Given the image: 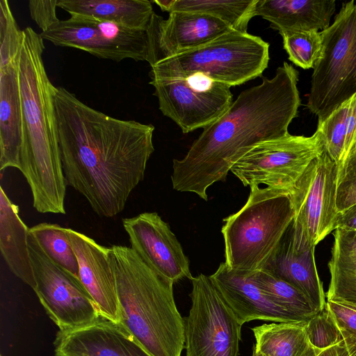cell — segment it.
Segmentation results:
<instances>
[{"mask_svg":"<svg viewBox=\"0 0 356 356\" xmlns=\"http://www.w3.org/2000/svg\"><path fill=\"white\" fill-rule=\"evenodd\" d=\"M61 163L67 185L99 216L120 213L143 180L154 151V127L97 111L60 86L54 92Z\"/></svg>","mask_w":356,"mask_h":356,"instance_id":"obj_1","label":"cell"},{"mask_svg":"<svg viewBox=\"0 0 356 356\" xmlns=\"http://www.w3.org/2000/svg\"><path fill=\"white\" fill-rule=\"evenodd\" d=\"M299 73L284 62L271 79L241 92L227 111L204 128L185 156L174 159V190L207 201V189L224 181L234 163L257 143L284 136L301 104Z\"/></svg>","mask_w":356,"mask_h":356,"instance_id":"obj_2","label":"cell"},{"mask_svg":"<svg viewBox=\"0 0 356 356\" xmlns=\"http://www.w3.org/2000/svg\"><path fill=\"white\" fill-rule=\"evenodd\" d=\"M44 40L24 29L18 61L24 139L19 170L28 182L33 206L42 213H65L67 183L61 163L54 92L44 67Z\"/></svg>","mask_w":356,"mask_h":356,"instance_id":"obj_3","label":"cell"},{"mask_svg":"<svg viewBox=\"0 0 356 356\" xmlns=\"http://www.w3.org/2000/svg\"><path fill=\"white\" fill-rule=\"evenodd\" d=\"M121 323L152 356H181L184 319L174 298L173 284L153 270L130 247H110Z\"/></svg>","mask_w":356,"mask_h":356,"instance_id":"obj_4","label":"cell"},{"mask_svg":"<svg viewBox=\"0 0 356 356\" xmlns=\"http://www.w3.org/2000/svg\"><path fill=\"white\" fill-rule=\"evenodd\" d=\"M245 204L223 219L225 264L231 270L254 273L264 269L294 213L289 193L257 185L250 187Z\"/></svg>","mask_w":356,"mask_h":356,"instance_id":"obj_5","label":"cell"},{"mask_svg":"<svg viewBox=\"0 0 356 356\" xmlns=\"http://www.w3.org/2000/svg\"><path fill=\"white\" fill-rule=\"evenodd\" d=\"M269 44L259 36L233 30L191 51L151 67L154 79H182L200 74L229 87L254 79L269 61Z\"/></svg>","mask_w":356,"mask_h":356,"instance_id":"obj_6","label":"cell"},{"mask_svg":"<svg viewBox=\"0 0 356 356\" xmlns=\"http://www.w3.org/2000/svg\"><path fill=\"white\" fill-rule=\"evenodd\" d=\"M323 48L314 64L308 109L318 123L356 93V4L342 3L333 23L321 31Z\"/></svg>","mask_w":356,"mask_h":356,"instance_id":"obj_7","label":"cell"},{"mask_svg":"<svg viewBox=\"0 0 356 356\" xmlns=\"http://www.w3.org/2000/svg\"><path fill=\"white\" fill-rule=\"evenodd\" d=\"M325 151L321 132L311 136H284L260 142L232 167L244 186L264 184L290 193L310 163Z\"/></svg>","mask_w":356,"mask_h":356,"instance_id":"obj_8","label":"cell"},{"mask_svg":"<svg viewBox=\"0 0 356 356\" xmlns=\"http://www.w3.org/2000/svg\"><path fill=\"white\" fill-rule=\"evenodd\" d=\"M338 165L325 151L308 165L289 193L294 218L293 240L298 249L307 250L337 227Z\"/></svg>","mask_w":356,"mask_h":356,"instance_id":"obj_9","label":"cell"},{"mask_svg":"<svg viewBox=\"0 0 356 356\" xmlns=\"http://www.w3.org/2000/svg\"><path fill=\"white\" fill-rule=\"evenodd\" d=\"M191 307L185 324V356H238L242 325L209 276L191 280Z\"/></svg>","mask_w":356,"mask_h":356,"instance_id":"obj_10","label":"cell"},{"mask_svg":"<svg viewBox=\"0 0 356 356\" xmlns=\"http://www.w3.org/2000/svg\"><path fill=\"white\" fill-rule=\"evenodd\" d=\"M28 242L36 282L33 291L59 330L80 327L100 316L96 303L80 279L52 261L29 230Z\"/></svg>","mask_w":356,"mask_h":356,"instance_id":"obj_11","label":"cell"},{"mask_svg":"<svg viewBox=\"0 0 356 356\" xmlns=\"http://www.w3.org/2000/svg\"><path fill=\"white\" fill-rule=\"evenodd\" d=\"M40 34L56 46L76 48L99 58L116 62L127 58L147 61L148 58L147 30L133 29L90 16L71 15Z\"/></svg>","mask_w":356,"mask_h":356,"instance_id":"obj_12","label":"cell"},{"mask_svg":"<svg viewBox=\"0 0 356 356\" xmlns=\"http://www.w3.org/2000/svg\"><path fill=\"white\" fill-rule=\"evenodd\" d=\"M154 95L163 115L187 134L219 119L232 104L230 87L200 74L182 79H154Z\"/></svg>","mask_w":356,"mask_h":356,"instance_id":"obj_13","label":"cell"},{"mask_svg":"<svg viewBox=\"0 0 356 356\" xmlns=\"http://www.w3.org/2000/svg\"><path fill=\"white\" fill-rule=\"evenodd\" d=\"M131 248L157 274L173 283L191 280L189 260L169 225L156 212L122 219Z\"/></svg>","mask_w":356,"mask_h":356,"instance_id":"obj_14","label":"cell"},{"mask_svg":"<svg viewBox=\"0 0 356 356\" xmlns=\"http://www.w3.org/2000/svg\"><path fill=\"white\" fill-rule=\"evenodd\" d=\"M225 22L209 15L173 11L168 19L154 13L147 29L150 66L202 47L233 31Z\"/></svg>","mask_w":356,"mask_h":356,"instance_id":"obj_15","label":"cell"},{"mask_svg":"<svg viewBox=\"0 0 356 356\" xmlns=\"http://www.w3.org/2000/svg\"><path fill=\"white\" fill-rule=\"evenodd\" d=\"M56 356H152L121 322L102 316L73 329L58 330Z\"/></svg>","mask_w":356,"mask_h":356,"instance_id":"obj_16","label":"cell"},{"mask_svg":"<svg viewBox=\"0 0 356 356\" xmlns=\"http://www.w3.org/2000/svg\"><path fill=\"white\" fill-rule=\"evenodd\" d=\"M76 256L79 279L96 303L100 316L121 322L115 275L110 261V247L98 244L89 236L66 228Z\"/></svg>","mask_w":356,"mask_h":356,"instance_id":"obj_17","label":"cell"},{"mask_svg":"<svg viewBox=\"0 0 356 356\" xmlns=\"http://www.w3.org/2000/svg\"><path fill=\"white\" fill-rule=\"evenodd\" d=\"M209 277L241 325L253 320L303 321L270 300L254 282L252 273L231 270L222 262Z\"/></svg>","mask_w":356,"mask_h":356,"instance_id":"obj_18","label":"cell"},{"mask_svg":"<svg viewBox=\"0 0 356 356\" xmlns=\"http://www.w3.org/2000/svg\"><path fill=\"white\" fill-rule=\"evenodd\" d=\"M264 269L301 291L317 313L325 307L326 296L316 266L314 248L295 247L291 224Z\"/></svg>","mask_w":356,"mask_h":356,"instance_id":"obj_19","label":"cell"},{"mask_svg":"<svg viewBox=\"0 0 356 356\" xmlns=\"http://www.w3.org/2000/svg\"><path fill=\"white\" fill-rule=\"evenodd\" d=\"M17 61L0 68V171L19 170L24 139Z\"/></svg>","mask_w":356,"mask_h":356,"instance_id":"obj_20","label":"cell"},{"mask_svg":"<svg viewBox=\"0 0 356 356\" xmlns=\"http://www.w3.org/2000/svg\"><path fill=\"white\" fill-rule=\"evenodd\" d=\"M335 10L334 0H257L254 13L281 33L323 31L330 26Z\"/></svg>","mask_w":356,"mask_h":356,"instance_id":"obj_21","label":"cell"},{"mask_svg":"<svg viewBox=\"0 0 356 356\" xmlns=\"http://www.w3.org/2000/svg\"><path fill=\"white\" fill-rule=\"evenodd\" d=\"M29 228L19 216V208L0 187V250L12 273L33 290L36 282L29 250Z\"/></svg>","mask_w":356,"mask_h":356,"instance_id":"obj_22","label":"cell"},{"mask_svg":"<svg viewBox=\"0 0 356 356\" xmlns=\"http://www.w3.org/2000/svg\"><path fill=\"white\" fill-rule=\"evenodd\" d=\"M147 0H58L70 15L90 16L127 28L147 30L154 13Z\"/></svg>","mask_w":356,"mask_h":356,"instance_id":"obj_23","label":"cell"},{"mask_svg":"<svg viewBox=\"0 0 356 356\" xmlns=\"http://www.w3.org/2000/svg\"><path fill=\"white\" fill-rule=\"evenodd\" d=\"M330 282L326 300L356 305V232L337 227L328 263Z\"/></svg>","mask_w":356,"mask_h":356,"instance_id":"obj_24","label":"cell"},{"mask_svg":"<svg viewBox=\"0 0 356 356\" xmlns=\"http://www.w3.org/2000/svg\"><path fill=\"white\" fill-rule=\"evenodd\" d=\"M306 321L273 322L251 328L254 349L262 356H310L317 348L309 341Z\"/></svg>","mask_w":356,"mask_h":356,"instance_id":"obj_25","label":"cell"},{"mask_svg":"<svg viewBox=\"0 0 356 356\" xmlns=\"http://www.w3.org/2000/svg\"><path fill=\"white\" fill-rule=\"evenodd\" d=\"M325 149L339 166L356 147V93L340 104L321 123Z\"/></svg>","mask_w":356,"mask_h":356,"instance_id":"obj_26","label":"cell"},{"mask_svg":"<svg viewBox=\"0 0 356 356\" xmlns=\"http://www.w3.org/2000/svg\"><path fill=\"white\" fill-rule=\"evenodd\" d=\"M257 0H173L170 12L186 11L211 15L227 23L232 29L247 33L255 17Z\"/></svg>","mask_w":356,"mask_h":356,"instance_id":"obj_27","label":"cell"},{"mask_svg":"<svg viewBox=\"0 0 356 356\" xmlns=\"http://www.w3.org/2000/svg\"><path fill=\"white\" fill-rule=\"evenodd\" d=\"M252 277L265 295L274 303L306 321L317 312L308 298L298 289L266 269L252 273Z\"/></svg>","mask_w":356,"mask_h":356,"instance_id":"obj_28","label":"cell"},{"mask_svg":"<svg viewBox=\"0 0 356 356\" xmlns=\"http://www.w3.org/2000/svg\"><path fill=\"white\" fill-rule=\"evenodd\" d=\"M52 261L79 278V264L66 228L58 224L41 222L29 228Z\"/></svg>","mask_w":356,"mask_h":356,"instance_id":"obj_29","label":"cell"},{"mask_svg":"<svg viewBox=\"0 0 356 356\" xmlns=\"http://www.w3.org/2000/svg\"><path fill=\"white\" fill-rule=\"evenodd\" d=\"M280 34L289 60L304 70L314 68L315 63L321 57L323 48L321 32L298 31Z\"/></svg>","mask_w":356,"mask_h":356,"instance_id":"obj_30","label":"cell"},{"mask_svg":"<svg viewBox=\"0 0 356 356\" xmlns=\"http://www.w3.org/2000/svg\"><path fill=\"white\" fill-rule=\"evenodd\" d=\"M24 38L7 0L0 1V68L17 61Z\"/></svg>","mask_w":356,"mask_h":356,"instance_id":"obj_31","label":"cell"},{"mask_svg":"<svg viewBox=\"0 0 356 356\" xmlns=\"http://www.w3.org/2000/svg\"><path fill=\"white\" fill-rule=\"evenodd\" d=\"M305 330L311 344L325 349L343 340L341 332L325 307L305 322Z\"/></svg>","mask_w":356,"mask_h":356,"instance_id":"obj_32","label":"cell"},{"mask_svg":"<svg viewBox=\"0 0 356 356\" xmlns=\"http://www.w3.org/2000/svg\"><path fill=\"white\" fill-rule=\"evenodd\" d=\"M356 204V147L338 166L337 208L339 213Z\"/></svg>","mask_w":356,"mask_h":356,"instance_id":"obj_33","label":"cell"},{"mask_svg":"<svg viewBox=\"0 0 356 356\" xmlns=\"http://www.w3.org/2000/svg\"><path fill=\"white\" fill-rule=\"evenodd\" d=\"M326 307L340 330L356 338V307L341 301L326 300Z\"/></svg>","mask_w":356,"mask_h":356,"instance_id":"obj_34","label":"cell"},{"mask_svg":"<svg viewBox=\"0 0 356 356\" xmlns=\"http://www.w3.org/2000/svg\"><path fill=\"white\" fill-rule=\"evenodd\" d=\"M58 0H30L29 9L31 17L42 32L59 21L56 16Z\"/></svg>","mask_w":356,"mask_h":356,"instance_id":"obj_35","label":"cell"},{"mask_svg":"<svg viewBox=\"0 0 356 356\" xmlns=\"http://www.w3.org/2000/svg\"><path fill=\"white\" fill-rule=\"evenodd\" d=\"M337 227L356 232V204L338 213Z\"/></svg>","mask_w":356,"mask_h":356,"instance_id":"obj_36","label":"cell"},{"mask_svg":"<svg viewBox=\"0 0 356 356\" xmlns=\"http://www.w3.org/2000/svg\"><path fill=\"white\" fill-rule=\"evenodd\" d=\"M310 356H350L344 341L325 349L317 348Z\"/></svg>","mask_w":356,"mask_h":356,"instance_id":"obj_37","label":"cell"},{"mask_svg":"<svg viewBox=\"0 0 356 356\" xmlns=\"http://www.w3.org/2000/svg\"><path fill=\"white\" fill-rule=\"evenodd\" d=\"M350 356H356V338L341 331Z\"/></svg>","mask_w":356,"mask_h":356,"instance_id":"obj_38","label":"cell"},{"mask_svg":"<svg viewBox=\"0 0 356 356\" xmlns=\"http://www.w3.org/2000/svg\"><path fill=\"white\" fill-rule=\"evenodd\" d=\"M173 0H154L152 3H156L160 7L161 10L168 12L170 13Z\"/></svg>","mask_w":356,"mask_h":356,"instance_id":"obj_39","label":"cell"},{"mask_svg":"<svg viewBox=\"0 0 356 356\" xmlns=\"http://www.w3.org/2000/svg\"><path fill=\"white\" fill-rule=\"evenodd\" d=\"M252 356H262L260 353H259L254 348L252 353Z\"/></svg>","mask_w":356,"mask_h":356,"instance_id":"obj_40","label":"cell"}]
</instances>
